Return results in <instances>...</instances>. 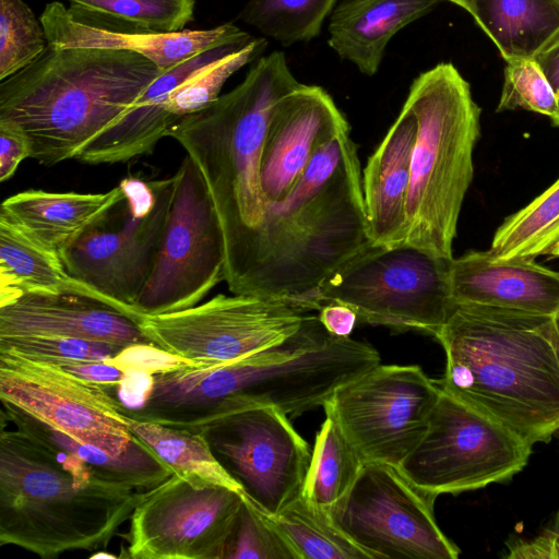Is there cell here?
<instances>
[{
	"label": "cell",
	"instance_id": "cell-34",
	"mask_svg": "<svg viewBox=\"0 0 559 559\" xmlns=\"http://www.w3.org/2000/svg\"><path fill=\"white\" fill-rule=\"evenodd\" d=\"M49 43L23 0H0V81L32 64Z\"/></svg>",
	"mask_w": 559,
	"mask_h": 559
},
{
	"label": "cell",
	"instance_id": "cell-2",
	"mask_svg": "<svg viewBox=\"0 0 559 559\" xmlns=\"http://www.w3.org/2000/svg\"><path fill=\"white\" fill-rule=\"evenodd\" d=\"M550 316L455 304L435 335L445 354L435 380L530 445L559 430V361Z\"/></svg>",
	"mask_w": 559,
	"mask_h": 559
},
{
	"label": "cell",
	"instance_id": "cell-29",
	"mask_svg": "<svg viewBox=\"0 0 559 559\" xmlns=\"http://www.w3.org/2000/svg\"><path fill=\"white\" fill-rule=\"evenodd\" d=\"M126 417L132 435L173 473L222 485L243 496L241 487L215 457L201 431Z\"/></svg>",
	"mask_w": 559,
	"mask_h": 559
},
{
	"label": "cell",
	"instance_id": "cell-5",
	"mask_svg": "<svg viewBox=\"0 0 559 559\" xmlns=\"http://www.w3.org/2000/svg\"><path fill=\"white\" fill-rule=\"evenodd\" d=\"M299 85L285 53L272 51L258 58L235 88L181 117L168 132L194 163L214 205L225 276L264 217L260 165L272 110Z\"/></svg>",
	"mask_w": 559,
	"mask_h": 559
},
{
	"label": "cell",
	"instance_id": "cell-9",
	"mask_svg": "<svg viewBox=\"0 0 559 559\" xmlns=\"http://www.w3.org/2000/svg\"><path fill=\"white\" fill-rule=\"evenodd\" d=\"M532 449L501 424L441 390L424 437L399 469L437 497L456 495L510 480L526 466Z\"/></svg>",
	"mask_w": 559,
	"mask_h": 559
},
{
	"label": "cell",
	"instance_id": "cell-3",
	"mask_svg": "<svg viewBox=\"0 0 559 559\" xmlns=\"http://www.w3.org/2000/svg\"><path fill=\"white\" fill-rule=\"evenodd\" d=\"M147 490L116 480L33 433L2 426L0 546L45 559L104 548Z\"/></svg>",
	"mask_w": 559,
	"mask_h": 559
},
{
	"label": "cell",
	"instance_id": "cell-15",
	"mask_svg": "<svg viewBox=\"0 0 559 559\" xmlns=\"http://www.w3.org/2000/svg\"><path fill=\"white\" fill-rule=\"evenodd\" d=\"M200 431L243 496L261 512L276 515L301 496L312 452L281 409H243Z\"/></svg>",
	"mask_w": 559,
	"mask_h": 559
},
{
	"label": "cell",
	"instance_id": "cell-28",
	"mask_svg": "<svg viewBox=\"0 0 559 559\" xmlns=\"http://www.w3.org/2000/svg\"><path fill=\"white\" fill-rule=\"evenodd\" d=\"M365 464L336 420L325 414L316 435L301 495L331 513L350 491Z\"/></svg>",
	"mask_w": 559,
	"mask_h": 559
},
{
	"label": "cell",
	"instance_id": "cell-13",
	"mask_svg": "<svg viewBox=\"0 0 559 559\" xmlns=\"http://www.w3.org/2000/svg\"><path fill=\"white\" fill-rule=\"evenodd\" d=\"M436 498L399 467L369 462L331 515L371 559H456L459 547L437 524Z\"/></svg>",
	"mask_w": 559,
	"mask_h": 559
},
{
	"label": "cell",
	"instance_id": "cell-14",
	"mask_svg": "<svg viewBox=\"0 0 559 559\" xmlns=\"http://www.w3.org/2000/svg\"><path fill=\"white\" fill-rule=\"evenodd\" d=\"M242 501L228 487L173 473L132 512L124 557L224 559Z\"/></svg>",
	"mask_w": 559,
	"mask_h": 559
},
{
	"label": "cell",
	"instance_id": "cell-31",
	"mask_svg": "<svg viewBox=\"0 0 559 559\" xmlns=\"http://www.w3.org/2000/svg\"><path fill=\"white\" fill-rule=\"evenodd\" d=\"M69 11L92 25L122 24L126 32L170 33L193 20L195 0H68Z\"/></svg>",
	"mask_w": 559,
	"mask_h": 559
},
{
	"label": "cell",
	"instance_id": "cell-8",
	"mask_svg": "<svg viewBox=\"0 0 559 559\" xmlns=\"http://www.w3.org/2000/svg\"><path fill=\"white\" fill-rule=\"evenodd\" d=\"M175 174L145 181L127 177L121 225L91 229L62 254L76 282L103 300L134 317V307L152 272L168 218Z\"/></svg>",
	"mask_w": 559,
	"mask_h": 559
},
{
	"label": "cell",
	"instance_id": "cell-37",
	"mask_svg": "<svg viewBox=\"0 0 559 559\" xmlns=\"http://www.w3.org/2000/svg\"><path fill=\"white\" fill-rule=\"evenodd\" d=\"M524 109L555 118L557 96L534 58L508 60L497 111Z\"/></svg>",
	"mask_w": 559,
	"mask_h": 559
},
{
	"label": "cell",
	"instance_id": "cell-25",
	"mask_svg": "<svg viewBox=\"0 0 559 559\" xmlns=\"http://www.w3.org/2000/svg\"><path fill=\"white\" fill-rule=\"evenodd\" d=\"M60 292L96 298L69 275L57 252L0 213V302L24 293Z\"/></svg>",
	"mask_w": 559,
	"mask_h": 559
},
{
	"label": "cell",
	"instance_id": "cell-33",
	"mask_svg": "<svg viewBox=\"0 0 559 559\" xmlns=\"http://www.w3.org/2000/svg\"><path fill=\"white\" fill-rule=\"evenodd\" d=\"M267 47L263 37H253L241 49L213 62L180 86L175 88L167 102V110L177 119L199 111L216 100L226 81L251 61H255Z\"/></svg>",
	"mask_w": 559,
	"mask_h": 559
},
{
	"label": "cell",
	"instance_id": "cell-32",
	"mask_svg": "<svg viewBox=\"0 0 559 559\" xmlns=\"http://www.w3.org/2000/svg\"><path fill=\"white\" fill-rule=\"evenodd\" d=\"M337 0H248L239 19L284 47L320 35Z\"/></svg>",
	"mask_w": 559,
	"mask_h": 559
},
{
	"label": "cell",
	"instance_id": "cell-39",
	"mask_svg": "<svg viewBox=\"0 0 559 559\" xmlns=\"http://www.w3.org/2000/svg\"><path fill=\"white\" fill-rule=\"evenodd\" d=\"M507 558L559 559V509L546 526L531 539L509 545Z\"/></svg>",
	"mask_w": 559,
	"mask_h": 559
},
{
	"label": "cell",
	"instance_id": "cell-30",
	"mask_svg": "<svg viewBox=\"0 0 559 559\" xmlns=\"http://www.w3.org/2000/svg\"><path fill=\"white\" fill-rule=\"evenodd\" d=\"M265 516L297 559H371L335 524L331 513L302 495L278 514Z\"/></svg>",
	"mask_w": 559,
	"mask_h": 559
},
{
	"label": "cell",
	"instance_id": "cell-16",
	"mask_svg": "<svg viewBox=\"0 0 559 559\" xmlns=\"http://www.w3.org/2000/svg\"><path fill=\"white\" fill-rule=\"evenodd\" d=\"M102 384L39 359L0 353V400L85 444L112 455L130 450L135 437L124 405Z\"/></svg>",
	"mask_w": 559,
	"mask_h": 559
},
{
	"label": "cell",
	"instance_id": "cell-35",
	"mask_svg": "<svg viewBox=\"0 0 559 559\" xmlns=\"http://www.w3.org/2000/svg\"><path fill=\"white\" fill-rule=\"evenodd\" d=\"M129 348L108 342L62 335L19 334L0 336V353H11L43 360H110L119 358Z\"/></svg>",
	"mask_w": 559,
	"mask_h": 559
},
{
	"label": "cell",
	"instance_id": "cell-6",
	"mask_svg": "<svg viewBox=\"0 0 559 559\" xmlns=\"http://www.w3.org/2000/svg\"><path fill=\"white\" fill-rule=\"evenodd\" d=\"M404 104L417 120L405 243L450 260L459 216L474 176L480 108L469 84L451 62L420 73Z\"/></svg>",
	"mask_w": 559,
	"mask_h": 559
},
{
	"label": "cell",
	"instance_id": "cell-24",
	"mask_svg": "<svg viewBox=\"0 0 559 559\" xmlns=\"http://www.w3.org/2000/svg\"><path fill=\"white\" fill-rule=\"evenodd\" d=\"M468 13L506 61L535 58L559 39V0H473Z\"/></svg>",
	"mask_w": 559,
	"mask_h": 559
},
{
	"label": "cell",
	"instance_id": "cell-7",
	"mask_svg": "<svg viewBox=\"0 0 559 559\" xmlns=\"http://www.w3.org/2000/svg\"><path fill=\"white\" fill-rule=\"evenodd\" d=\"M451 260L405 242L370 243L324 281L316 299L319 308L329 302L348 306L360 322L435 336L455 306Z\"/></svg>",
	"mask_w": 559,
	"mask_h": 559
},
{
	"label": "cell",
	"instance_id": "cell-11",
	"mask_svg": "<svg viewBox=\"0 0 559 559\" xmlns=\"http://www.w3.org/2000/svg\"><path fill=\"white\" fill-rule=\"evenodd\" d=\"M175 190L152 272L135 304L136 317L183 310L225 281L223 231L203 179L189 156L175 173Z\"/></svg>",
	"mask_w": 559,
	"mask_h": 559
},
{
	"label": "cell",
	"instance_id": "cell-12",
	"mask_svg": "<svg viewBox=\"0 0 559 559\" xmlns=\"http://www.w3.org/2000/svg\"><path fill=\"white\" fill-rule=\"evenodd\" d=\"M419 366L378 365L324 403L366 463L399 467L418 445L440 395Z\"/></svg>",
	"mask_w": 559,
	"mask_h": 559
},
{
	"label": "cell",
	"instance_id": "cell-41",
	"mask_svg": "<svg viewBox=\"0 0 559 559\" xmlns=\"http://www.w3.org/2000/svg\"><path fill=\"white\" fill-rule=\"evenodd\" d=\"M534 59L545 73L557 96L558 111L551 122L559 127V39Z\"/></svg>",
	"mask_w": 559,
	"mask_h": 559
},
{
	"label": "cell",
	"instance_id": "cell-19",
	"mask_svg": "<svg viewBox=\"0 0 559 559\" xmlns=\"http://www.w3.org/2000/svg\"><path fill=\"white\" fill-rule=\"evenodd\" d=\"M39 20L51 45L133 51L151 60L163 71L205 49L252 37L233 23L210 29H181L170 33L110 29L78 20L59 1L47 3Z\"/></svg>",
	"mask_w": 559,
	"mask_h": 559
},
{
	"label": "cell",
	"instance_id": "cell-26",
	"mask_svg": "<svg viewBox=\"0 0 559 559\" xmlns=\"http://www.w3.org/2000/svg\"><path fill=\"white\" fill-rule=\"evenodd\" d=\"M2 416L16 428L76 454L99 472L133 487L152 489L173 474V471L136 438L129 451L121 455H112L78 441L16 408L3 406Z\"/></svg>",
	"mask_w": 559,
	"mask_h": 559
},
{
	"label": "cell",
	"instance_id": "cell-4",
	"mask_svg": "<svg viewBox=\"0 0 559 559\" xmlns=\"http://www.w3.org/2000/svg\"><path fill=\"white\" fill-rule=\"evenodd\" d=\"M162 72L133 51L49 44L32 64L0 81V119L25 131L31 158L53 166L75 159Z\"/></svg>",
	"mask_w": 559,
	"mask_h": 559
},
{
	"label": "cell",
	"instance_id": "cell-22",
	"mask_svg": "<svg viewBox=\"0 0 559 559\" xmlns=\"http://www.w3.org/2000/svg\"><path fill=\"white\" fill-rule=\"evenodd\" d=\"M123 200L120 185L102 193L32 189L7 198L0 213L61 258L79 238L103 224Z\"/></svg>",
	"mask_w": 559,
	"mask_h": 559
},
{
	"label": "cell",
	"instance_id": "cell-43",
	"mask_svg": "<svg viewBox=\"0 0 559 559\" xmlns=\"http://www.w3.org/2000/svg\"><path fill=\"white\" fill-rule=\"evenodd\" d=\"M445 1H450L461 8H463L464 10H466L467 12L471 11V8H472V1L473 0H445Z\"/></svg>",
	"mask_w": 559,
	"mask_h": 559
},
{
	"label": "cell",
	"instance_id": "cell-1",
	"mask_svg": "<svg viewBox=\"0 0 559 559\" xmlns=\"http://www.w3.org/2000/svg\"><path fill=\"white\" fill-rule=\"evenodd\" d=\"M370 243L360 163L347 124L317 150L283 201L265 204L263 221L225 282L233 294L319 311L320 286Z\"/></svg>",
	"mask_w": 559,
	"mask_h": 559
},
{
	"label": "cell",
	"instance_id": "cell-18",
	"mask_svg": "<svg viewBox=\"0 0 559 559\" xmlns=\"http://www.w3.org/2000/svg\"><path fill=\"white\" fill-rule=\"evenodd\" d=\"M19 334L71 336L128 348L153 345L134 317L103 300L68 292L24 293L0 302V336Z\"/></svg>",
	"mask_w": 559,
	"mask_h": 559
},
{
	"label": "cell",
	"instance_id": "cell-23",
	"mask_svg": "<svg viewBox=\"0 0 559 559\" xmlns=\"http://www.w3.org/2000/svg\"><path fill=\"white\" fill-rule=\"evenodd\" d=\"M443 0H343L329 23V46L340 58L374 75L392 37Z\"/></svg>",
	"mask_w": 559,
	"mask_h": 559
},
{
	"label": "cell",
	"instance_id": "cell-38",
	"mask_svg": "<svg viewBox=\"0 0 559 559\" xmlns=\"http://www.w3.org/2000/svg\"><path fill=\"white\" fill-rule=\"evenodd\" d=\"M31 154L32 144L25 131L11 120L0 119V181L9 180Z\"/></svg>",
	"mask_w": 559,
	"mask_h": 559
},
{
	"label": "cell",
	"instance_id": "cell-21",
	"mask_svg": "<svg viewBox=\"0 0 559 559\" xmlns=\"http://www.w3.org/2000/svg\"><path fill=\"white\" fill-rule=\"evenodd\" d=\"M417 120L406 105L388 130L361 174L368 233L372 245L405 242L406 202Z\"/></svg>",
	"mask_w": 559,
	"mask_h": 559
},
{
	"label": "cell",
	"instance_id": "cell-45",
	"mask_svg": "<svg viewBox=\"0 0 559 559\" xmlns=\"http://www.w3.org/2000/svg\"><path fill=\"white\" fill-rule=\"evenodd\" d=\"M554 321H555L556 328L559 332V311L557 312L556 316H554Z\"/></svg>",
	"mask_w": 559,
	"mask_h": 559
},
{
	"label": "cell",
	"instance_id": "cell-20",
	"mask_svg": "<svg viewBox=\"0 0 559 559\" xmlns=\"http://www.w3.org/2000/svg\"><path fill=\"white\" fill-rule=\"evenodd\" d=\"M449 278L455 304L550 317L559 311V272L535 260L495 262L486 251H467L451 260Z\"/></svg>",
	"mask_w": 559,
	"mask_h": 559
},
{
	"label": "cell",
	"instance_id": "cell-27",
	"mask_svg": "<svg viewBox=\"0 0 559 559\" xmlns=\"http://www.w3.org/2000/svg\"><path fill=\"white\" fill-rule=\"evenodd\" d=\"M486 252L495 262L559 258V178L503 221Z\"/></svg>",
	"mask_w": 559,
	"mask_h": 559
},
{
	"label": "cell",
	"instance_id": "cell-44",
	"mask_svg": "<svg viewBox=\"0 0 559 559\" xmlns=\"http://www.w3.org/2000/svg\"><path fill=\"white\" fill-rule=\"evenodd\" d=\"M100 557H103V558H116L115 555L106 554V552H103V551L102 552H96V554L91 556V558H100Z\"/></svg>",
	"mask_w": 559,
	"mask_h": 559
},
{
	"label": "cell",
	"instance_id": "cell-36",
	"mask_svg": "<svg viewBox=\"0 0 559 559\" xmlns=\"http://www.w3.org/2000/svg\"><path fill=\"white\" fill-rule=\"evenodd\" d=\"M224 559L297 558L265 514L243 497Z\"/></svg>",
	"mask_w": 559,
	"mask_h": 559
},
{
	"label": "cell",
	"instance_id": "cell-40",
	"mask_svg": "<svg viewBox=\"0 0 559 559\" xmlns=\"http://www.w3.org/2000/svg\"><path fill=\"white\" fill-rule=\"evenodd\" d=\"M318 318L325 330L337 337H349L358 321L357 313L338 302L323 305Z\"/></svg>",
	"mask_w": 559,
	"mask_h": 559
},
{
	"label": "cell",
	"instance_id": "cell-17",
	"mask_svg": "<svg viewBox=\"0 0 559 559\" xmlns=\"http://www.w3.org/2000/svg\"><path fill=\"white\" fill-rule=\"evenodd\" d=\"M348 122L321 86L302 84L274 106L264 139L260 187L266 203L283 201L317 150Z\"/></svg>",
	"mask_w": 559,
	"mask_h": 559
},
{
	"label": "cell",
	"instance_id": "cell-42",
	"mask_svg": "<svg viewBox=\"0 0 559 559\" xmlns=\"http://www.w3.org/2000/svg\"><path fill=\"white\" fill-rule=\"evenodd\" d=\"M551 338H552V343H554L555 350H556L558 361H559V332L556 328L554 318H552V323H551Z\"/></svg>",
	"mask_w": 559,
	"mask_h": 559
},
{
	"label": "cell",
	"instance_id": "cell-10",
	"mask_svg": "<svg viewBox=\"0 0 559 559\" xmlns=\"http://www.w3.org/2000/svg\"><path fill=\"white\" fill-rule=\"evenodd\" d=\"M307 312L282 299L218 294L183 310L141 317L139 324L165 355L215 367L283 343L300 329Z\"/></svg>",
	"mask_w": 559,
	"mask_h": 559
}]
</instances>
